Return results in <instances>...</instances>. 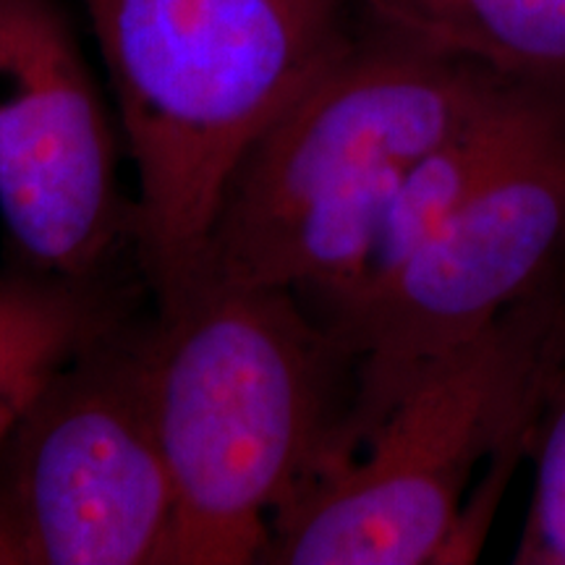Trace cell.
Masks as SVG:
<instances>
[{
  "mask_svg": "<svg viewBox=\"0 0 565 565\" xmlns=\"http://www.w3.org/2000/svg\"><path fill=\"white\" fill-rule=\"evenodd\" d=\"M141 356L171 565L259 563L275 515L335 454L353 359L288 288L212 278L154 299Z\"/></svg>",
  "mask_w": 565,
  "mask_h": 565,
  "instance_id": "6da1fadb",
  "label": "cell"
},
{
  "mask_svg": "<svg viewBox=\"0 0 565 565\" xmlns=\"http://www.w3.org/2000/svg\"><path fill=\"white\" fill-rule=\"evenodd\" d=\"M359 19L238 162L189 278L288 288L322 312L362 275L408 168L519 82Z\"/></svg>",
  "mask_w": 565,
  "mask_h": 565,
  "instance_id": "7a4b0ae2",
  "label": "cell"
},
{
  "mask_svg": "<svg viewBox=\"0 0 565 565\" xmlns=\"http://www.w3.org/2000/svg\"><path fill=\"white\" fill-rule=\"evenodd\" d=\"M100 47L154 299L200 265L238 162L328 63L353 0H79Z\"/></svg>",
  "mask_w": 565,
  "mask_h": 565,
  "instance_id": "3957f363",
  "label": "cell"
},
{
  "mask_svg": "<svg viewBox=\"0 0 565 565\" xmlns=\"http://www.w3.org/2000/svg\"><path fill=\"white\" fill-rule=\"evenodd\" d=\"M563 362L565 294L550 282L424 364L364 443L280 508L259 563L471 561L482 529L469 487L487 458L532 435Z\"/></svg>",
  "mask_w": 565,
  "mask_h": 565,
  "instance_id": "277c9868",
  "label": "cell"
},
{
  "mask_svg": "<svg viewBox=\"0 0 565 565\" xmlns=\"http://www.w3.org/2000/svg\"><path fill=\"white\" fill-rule=\"evenodd\" d=\"M141 322L124 317L63 364L6 437L0 565H171Z\"/></svg>",
  "mask_w": 565,
  "mask_h": 565,
  "instance_id": "5b68a950",
  "label": "cell"
},
{
  "mask_svg": "<svg viewBox=\"0 0 565 565\" xmlns=\"http://www.w3.org/2000/svg\"><path fill=\"white\" fill-rule=\"evenodd\" d=\"M563 259L565 118L492 175L377 291L317 320L353 359V401L330 463L364 443L424 364L555 282Z\"/></svg>",
  "mask_w": 565,
  "mask_h": 565,
  "instance_id": "8992f818",
  "label": "cell"
},
{
  "mask_svg": "<svg viewBox=\"0 0 565 565\" xmlns=\"http://www.w3.org/2000/svg\"><path fill=\"white\" fill-rule=\"evenodd\" d=\"M0 217L17 263L105 280L131 244L116 126L58 0H0Z\"/></svg>",
  "mask_w": 565,
  "mask_h": 565,
  "instance_id": "52a82bcc",
  "label": "cell"
},
{
  "mask_svg": "<svg viewBox=\"0 0 565 565\" xmlns=\"http://www.w3.org/2000/svg\"><path fill=\"white\" fill-rule=\"evenodd\" d=\"M124 317L105 280H63L19 263L0 273V448L40 387Z\"/></svg>",
  "mask_w": 565,
  "mask_h": 565,
  "instance_id": "ba28073f",
  "label": "cell"
},
{
  "mask_svg": "<svg viewBox=\"0 0 565 565\" xmlns=\"http://www.w3.org/2000/svg\"><path fill=\"white\" fill-rule=\"evenodd\" d=\"M359 13L500 74L565 84V0H353Z\"/></svg>",
  "mask_w": 565,
  "mask_h": 565,
  "instance_id": "9c48e42d",
  "label": "cell"
},
{
  "mask_svg": "<svg viewBox=\"0 0 565 565\" xmlns=\"http://www.w3.org/2000/svg\"><path fill=\"white\" fill-rule=\"evenodd\" d=\"M532 437L534 490L515 561L565 565V362L550 380Z\"/></svg>",
  "mask_w": 565,
  "mask_h": 565,
  "instance_id": "30bf717a",
  "label": "cell"
}]
</instances>
